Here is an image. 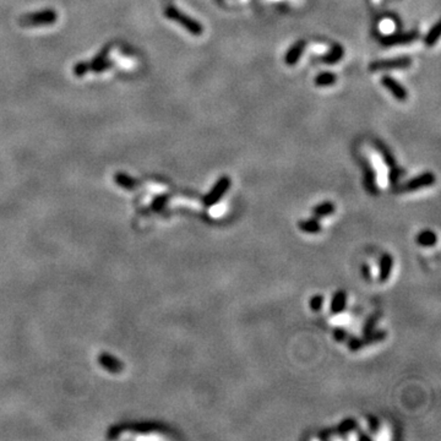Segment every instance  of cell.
<instances>
[{
    "label": "cell",
    "mask_w": 441,
    "mask_h": 441,
    "mask_svg": "<svg viewBox=\"0 0 441 441\" xmlns=\"http://www.w3.org/2000/svg\"><path fill=\"white\" fill-rule=\"evenodd\" d=\"M439 37H440V22H437V24L432 27V30L427 33V36H425L424 40L425 45H428V47L434 45L435 43L438 42V40H439Z\"/></svg>",
    "instance_id": "obj_17"
},
{
    "label": "cell",
    "mask_w": 441,
    "mask_h": 441,
    "mask_svg": "<svg viewBox=\"0 0 441 441\" xmlns=\"http://www.w3.org/2000/svg\"><path fill=\"white\" fill-rule=\"evenodd\" d=\"M402 174V172L400 169H397L396 167L391 168V172H390V182L391 183H396L399 180L400 175Z\"/></svg>",
    "instance_id": "obj_22"
},
{
    "label": "cell",
    "mask_w": 441,
    "mask_h": 441,
    "mask_svg": "<svg viewBox=\"0 0 441 441\" xmlns=\"http://www.w3.org/2000/svg\"><path fill=\"white\" fill-rule=\"evenodd\" d=\"M347 307V294L345 290H338L331 299L330 310L332 314H340Z\"/></svg>",
    "instance_id": "obj_11"
},
{
    "label": "cell",
    "mask_w": 441,
    "mask_h": 441,
    "mask_svg": "<svg viewBox=\"0 0 441 441\" xmlns=\"http://www.w3.org/2000/svg\"><path fill=\"white\" fill-rule=\"evenodd\" d=\"M336 81H337L336 74L330 73V71H323L315 78V85L320 86V87H325V86L333 85Z\"/></svg>",
    "instance_id": "obj_14"
},
{
    "label": "cell",
    "mask_w": 441,
    "mask_h": 441,
    "mask_svg": "<svg viewBox=\"0 0 441 441\" xmlns=\"http://www.w3.org/2000/svg\"><path fill=\"white\" fill-rule=\"evenodd\" d=\"M357 428V420L356 419H352V418H349V419H346V420H343L342 423H341L340 425H338L337 427V433L338 434H341V435H343V434H348L349 432H352V430H354Z\"/></svg>",
    "instance_id": "obj_18"
},
{
    "label": "cell",
    "mask_w": 441,
    "mask_h": 441,
    "mask_svg": "<svg viewBox=\"0 0 441 441\" xmlns=\"http://www.w3.org/2000/svg\"><path fill=\"white\" fill-rule=\"evenodd\" d=\"M438 238H437V234L432 231H423L418 234L417 237V243L422 246H434L437 244Z\"/></svg>",
    "instance_id": "obj_13"
},
{
    "label": "cell",
    "mask_w": 441,
    "mask_h": 441,
    "mask_svg": "<svg viewBox=\"0 0 441 441\" xmlns=\"http://www.w3.org/2000/svg\"><path fill=\"white\" fill-rule=\"evenodd\" d=\"M58 14L53 9H45L43 11L27 14L20 17V25L24 27L29 26H44V25H52L57 21Z\"/></svg>",
    "instance_id": "obj_3"
},
{
    "label": "cell",
    "mask_w": 441,
    "mask_h": 441,
    "mask_svg": "<svg viewBox=\"0 0 441 441\" xmlns=\"http://www.w3.org/2000/svg\"><path fill=\"white\" fill-rule=\"evenodd\" d=\"M305 45H307L305 40H298L297 43H294V44L288 49V52L285 53L284 57L285 64H287V65H294V64L299 62L300 57H302L303 53H304Z\"/></svg>",
    "instance_id": "obj_9"
},
{
    "label": "cell",
    "mask_w": 441,
    "mask_h": 441,
    "mask_svg": "<svg viewBox=\"0 0 441 441\" xmlns=\"http://www.w3.org/2000/svg\"><path fill=\"white\" fill-rule=\"evenodd\" d=\"M299 228L300 231L305 232V233H318L321 231V224L316 218H312V220L302 221L299 222Z\"/></svg>",
    "instance_id": "obj_16"
},
{
    "label": "cell",
    "mask_w": 441,
    "mask_h": 441,
    "mask_svg": "<svg viewBox=\"0 0 441 441\" xmlns=\"http://www.w3.org/2000/svg\"><path fill=\"white\" fill-rule=\"evenodd\" d=\"M369 427H370V430L376 432L379 429V420L375 417H369Z\"/></svg>",
    "instance_id": "obj_24"
},
{
    "label": "cell",
    "mask_w": 441,
    "mask_h": 441,
    "mask_svg": "<svg viewBox=\"0 0 441 441\" xmlns=\"http://www.w3.org/2000/svg\"><path fill=\"white\" fill-rule=\"evenodd\" d=\"M363 272H364V275H365L366 279H370V271H369L368 266H363Z\"/></svg>",
    "instance_id": "obj_25"
},
{
    "label": "cell",
    "mask_w": 441,
    "mask_h": 441,
    "mask_svg": "<svg viewBox=\"0 0 441 441\" xmlns=\"http://www.w3.org/2000/svg\"><path fill=\"white\" fill-rule=\"evenodd\" d=\"M343 55H345V49L342 48V45L333 44L332 47H331L330 52L321 58V62L328 64V65H332V64L340 62V60L342 59Z\"/></svg>",
    "instance_id": "obj_12"
},
{
    "label": "cell",
    "mask_w": 441,
    "mask_h": 441,
    "mask_svg": "<svg viewBox=\"0 0 441 441\" xmlns=\"http://www.w3.org/2000/svg\"><path fill=\"white\" fill-rule=\"evenodd\" d=\"M108 53H109V45H107V47H104L103 49L101 50V53H99L98 55H96V57L93 58L92 62L90 63L81 62L76 64V65L74 66L73 70L74 74H75L76 76H82L85 75L86 73H88V71L102 73V71L104 70H108V69H111L112 66H113V63L109 62V60H106Z\"/></svg>",
    "instance_id": "obj_1"
},
{
    "label": "cell",
    "mask_w": 441,
    "mask_h": 441,
    "mask_svg": "<svg viewBox=\"0 0 441 441\" xmlns=\"http://www.w3.org/2000/svg\"><path fill=\"white\" fill-rule=\"evenodd\" d=\"M412 65V59L407 55L404 57L391 58V59H381L375 60L370 63L369 70L370 71H387V70H399V69H407Z\"/></svg>",
    "instance_id": "obj_4"
},
{
    "label": "cell",
    "mask_w": 441,
    "mask_h": 441,
    "mask_svg": "<svg viewBox=\"0 0 441 441\" xmlns=\"http://www.w3.org/2000/svg\"><path fill=\"white\" fill-rule=\"evenodd\" d=\"M375 321H376V318L369 319L368 322H366V325H365V327H364V333H365V335H368V333H370L371 331H373L374 325H375Z\"/></svg>",
    "instance_id": "obj_23"
},
{
    "label": "cell",
    "mask_w": 441,
    "mask_h": 441,
    "mask_svg": "<svg viewBox=\"0 0 441 441\" xmlns=\"http://www.w3.org/2000/svg\"><path fill=\"white\" fill-rule=\"evenodd\" d=\"M435 175L433 173L427 172V173H423V174L418 175V177L413 178V179L408 180L407 183H404L401 188H400V191L402 193H407V191H415V190H419L422 188H427L430 187L435 183Z\"/></svg>",
    "instance_id": "obj_6"
},
{
    "label": "cell",
    "mask_w": 441,
    "mask_h": 441,
    "mask_svg": "<svg viewBox=\"0 0 441 441\" xmlns=\"http://www.w3.org/2000/svg\"><path fill=\"white\" fill-rule=\"evenodd\" d=\"M418 32H407V33H397V35L385 36L381 38V43L384 45H397V44H407L417 40Z\"/></svg>",
    "instance_id": "obj_8"
},
{
    "label": "cell",
    "mask_w": 441,
    "mask_h": 441,
    "mask_svg": "<svg viewBox=\"0 0 441 441\" xmlns=\"http://www.w3.org/2000/svg\"><path fill=\"white\" fill-rule=\"evenodd\" d=\"M392 267H394V259L390 254L382 255V257L380 259V266H379V280L381 282H386L387 280L391 276Z\"/></svg>",
    "instance_id": "obj_10"
},
{
    "label": "cell",
    "mask_w": 441,
    "mask_h": 441,
    "mask_svg": "<svg viewBox=\"0 0 441 441\" xmlns=\"http://www.w3.org/2000/svg\"><path fill=\"white\" fill-rule=\"evenodd\" d=\"M333 337H335V340L338 341V342H342V341H345L347 338V331L341 327L335 328V330H333Z\"/></svg>",
    "instance_id": "obj_21"
},
{
    "label": "cell",
    "mask_w": 441,
    "mask_h": 441,
    "mask_svg": "<svg viewBox=\"0 0 441 441\" xmlns=\"http://www.w3.org/2000/svg\"><path fill=\"white\" fill-rule=\"evenodd\" d=\"M335 212V205L330 201H325V202L319 203L318 206H315V208L313 210V213L316 217H326V216L331 215V213Z\"/></svg>",
    "instance_id": "obj_15"
},
{
    "label": "cell",
    "mask_w": 441,
    "mask_h": 441,
    "mask_svg": "<svg viewBox=\"0 0 441 441\" xmlns=\"http://www.w3.org/2000/svg\"><path fill=\"white\" fill-rule=\"evenodd\" d=\"M363 347H364L363 338H358V337L349 338L348 348L351 349V351H358V349L363 348Z\"/></svg>",
    "instance_id": "obj_20"
},
{
    "label": "cell",
    "mask_w": 441,
    "mask_h": 441,
    "mask_svg": "<svg viewBox=\"0 0 441 441\" xmlns=\"http://www.w3.org/2000/svg\"><path fill=\"white\" fill-rule=\"evenodd\" d=\"M309 305H310V309L314 310V312H319V310H320L323 305V297L320 294L314 295V297L310 299Z\"/></svg>",
    "instance_id": "obj_19"
},
{
    "label": "cell",
    "mask_w": 441,
    "mask_h": 441,
    "mask_svg": "<svg viewBox=\"0 0 441 441\" xmlns=\"http://www.w3.org/2000/svg\"><path fill=\"white\" fill-rule=\"evenodd\" d=\"M381 83H382V86H384V87L386 88V90L389 91V92L397 99V101H400V102L407 101V98H408V93H407L406 88H404L403 86L399 82V81L395 80L394 78H391V76H389V75L382 76Z\"/></svg>",
    "instance_id": "obj_7"
},
{
    "label": "cell",
    "mask_w": 441,
    "mask_h": 441,
    "mask_svg": "<svg viewBox=\"0 0 441 441\" xmlns=\"http://www.w3.org/2000/svg\"><path fill=\"white\" fill-rule=\"evenodd\" d=\"M229 187H231V179H229L227 175L220 178V179L216 182V184L213 185L212 189L210 190V193L203 198V203H205V206L211 207V206L216 205V203L221 200L222 196L228 191Z\"/></svg>",
    "instance_id": "obj_5"
},
{
    "label": "cell",
    "mask_w": 441,
    "mask_h": 441,
    "mask_svg": "<svg viewBox=\"0 0 441 441\" xmlns=\"http://www.w3.org/2000/svg\"><path fill=\"white\" fill-rule=\"evenodd\" d=\"M164 15L168 19L173 20V21L178 22L180 26L184 27L188 32L191 33L194 36H201L203 32L202 25L200 22H198L196 20H194L193 17L188 16V15L183 14L179 9H177L175 6H168L165 9Z\"/></svg>",
    "instance_id": "obj_2"
}]
</instances>
